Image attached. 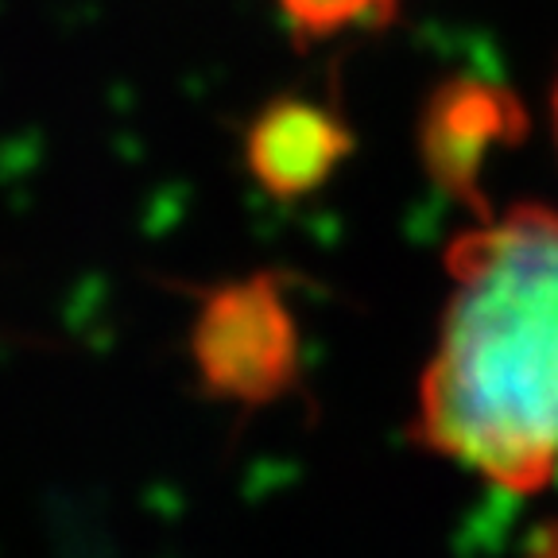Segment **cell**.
<instances>
[{
  "label": "cell",
  "instance_id": "obj_6",
  "mask_svg": "<svg viewBox=\"0 0 558 558\" xmlns=\"http://www.w3.org/2000/svg\"><path fill=\"white\" fill-rule=\"evenodd\" d=\"M550 113H555V140H558V82H555V97H550Z\"/></svg>",
  "mask_w": 558,
  "mask_h": 558
},
{
  "label": "cell",
  "instance_id": "obj_2",
  "mask_svg": "<svg viewBox=\"0 0 558 558\" xmlns=\"http://www.w3.org/2000/svg\"><path fill=\"white\" fill-rule=\"evenodd\" d=\"M191 357L209 396L241 408L276 403L299 376V326L276 276L209 291L191 330Z\"/></svg>",
  "mask_w": 558,
  "mask_h": 558
},
{
  "label": "cell",
  "instance_id": "obj_4",
  "mask_svg": "<svg viewBox=\"0 0 558 558\" xmlns=\"http://www.w3.org/2000/svg\"><path fill=\"white\" fill-rule=\"evenodd\" d=\"M523 117L515 101L485 82H453L430 101L423 121V151L438 186L462 202H477L481 167L488 151L508 144L520 132Z\"/></svg>",
  "mask_w": 558,
  "mask_h": 558
},
{
  "label": "cell",
  "instance_id": "obj_5",
  "mask_svg": "<svg viewBox=\"0 0 558 558\" xmlns=\"http://www.w3.org/2000/svg\"><path fill=\"white\" fill-rule=\"evenodd\" d=\"M283 20L303 39H330V35L373 27L392 20L400 0H276Z\"/></svg>",
  "mask_w": 558,
  "mask_h": 558
},
{
  "label": "cell",
  "instance_id": "obj_3",
  "mask_svg": "<svg viewBox=\"0 0 558 558\" xmlns=\"http://www.w3.org/2000/svg\"><path fill=\"white\" fill-rule=\"evenodd\" d=\"M349 151V132L330 109L306 97H276L248 124V174L276 198L311 194L338 171Z\"/></svg>",
  "mask_w": 558,
  "mask_h": 558
},
{
  "label": "cell",
  "instance_id": "obj_1",
  "mask_svg": "<svg viewBox=\"0 0 558 558\" xmlns=\"http://www.w3.org/2000/svg\"><path fill=\"white\" fill-rule=\"evenodd\" d=\"M418 438L508 493L558 485V214L512 206L450 244Z\"/></svg>",
  "mask_w": 558,
  "mask_h": 558
}]
</instances>
